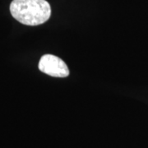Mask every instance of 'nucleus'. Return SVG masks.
<instances>
[{
  "mask_svg": "<svg viewBox=\"0 0 148 148\" xmlns=\"http://www.w3.org/2000/svg\"><path fill=\"white\" fill-rule=\"evenodd\" d=\"M39 69L44 73L54 77H66L69 70L64 60L53 54H45L39 62Z\"/></svg>",
  "mask_w": 148,
  "mask_h": 148,
  "instance_id": "obj_2",
  "label": "nucleus"
},
{
  "mask_svg": "<svg viewBox=\"0 0 148 148\" xmlns=\"http://www.w3.org/2000/svg\"><path fill=\"white\" fill-rule=\"evenodd\" d=\"M10 12L16 21L27 26H38L49 20L51 8L45 0H13Z\"/></svg>",
  "mask_w": 148,
  "mask_h": 148,
  "instance_id": "obj_1",
  "label": "nucleus"
}]
</instances>
